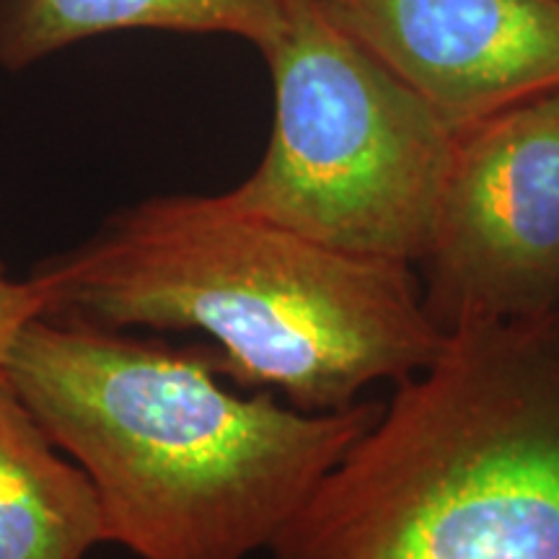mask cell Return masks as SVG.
<instances>
[{"instance_id":"obj_8","label":"cell","mask_w":559,"mask_h":559,"mask_svg":"<svg viewBox=\"0 0 559 559\" xmlns=\"http://www.w3.org/2000/svg\"><path fill=\"white\" fill-rule=\"evenodd\" d=\"M293 0H0V66L21 70L96 34L164 29L230 34L264 52Z\"/></svg>"},{"instance_id":"obj_3","label":"cell","mask_w":559,"mask_h":559,"mask_svg":"<svg viewBox=\"0 0 559 559\" xmlns=\"http://www.w3.org/2000/svg\"><path fill=\"white\" fill-rule=\"evenodd\" d=\"M275 559H559V309L445 334Z\"/></svg>"},{"instance_id":"obj_9","label":"cell","mask_w":559,"mask_h":559,"mask_svg":"<svg viewBox=\"0 0 559 559\" xmlns=\"http://www.w3.org/2000/svg\"><path fill=\"white\" fill-rule=\"evenodd\" d=\"M47 304L37 280H13L0 267V381L5 379L11 349L24 326L37 317H45Z\"/></svg>"},{"instance_id":"obj_5","label":"cell","mask_w":559,"mask_h":559,"mask_svg":"<svg viewBox=\"0 0 559 559\" xmlns=\"http://www.w3.org/2000/svg\"><path fill=\"white\" fill-rule=\"evenodd\" d=\"M417 264L443 334L559 309V91L456 132Z\"/></svg>"},{"instance_id":"obj_2","label":"cell","mask_w":559,"mask_h":559,"mask_svg":"<svg viewBox=\"0 0 559 559\" xmlns=\"http://www.w3.org/2000/svg\"><path fill=\"white\" fill-rule=\"evenodd\" d=\"M32 277L45 317L200 332L223 379L280 389L304 412L347 409L370 383L409 379L445 340L412 264L306 239L223 192L124 207Z\"/></svg>"},{"instance_id":"obj_1","label":"cell","mask_w":559,"mask_h":559,"mask_svg":"<svg viewBox=\"0 0 559 559\" xmlns=\"http://www.w3.org/2000/svg\"><path fill=\"white\" fill-rule=\"evenodd\" d=\"M5 379L99 498L104 539L138 559L270 549L381 402L304 412L223 386L213 347L37 317Z\"/></svg>"},{"instance_id":"obj_7","label":"cell","mask_w":559,"mask_h":559,"mask_svg":"<svg viewBox=\"0 0 559 559\" xmlns=\"http://www.w3.org/2000/svg\"><path fill=\"white\" fill-rule=\"evenodd\" d=\"M104 519L86 472L0 381V559H86Z\"/></svg>"},{"instance_id":"obj_4","label":"cell","mask_w":559,"mask_h":559,"mask_svg":"<svg viewBox=\"0 0 559 559\" xmlns=\"http://www.w3.org/2000/svg\"><path fill=\"white\" fill-rule=\"evenodd\" d=\"M262 58L275 91L267 148L223 198L326 247L415 267L456 130L317 0H293Z\"/></svg>"},{"instance_id":"obj_6","label":"cell","mask_w":559,"mask_h":559,"mask_svg":"<svg viewBox=\"0 0 559 559\" xmlns=\"http://www.w3.org/2000/svg\"><path fill=\"white\" fill-rule=\"evenodd\" d=\"M317 3L456 132L559 91V0Z\"/></svg>"}]
</instances>
